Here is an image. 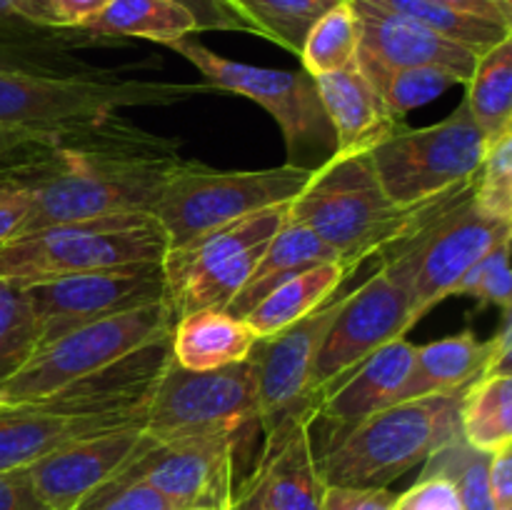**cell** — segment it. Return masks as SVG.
<instances>
[{
    "instance_id": "6da1fadb",
    "label": "cell",
    "mask_w": 512,
    "mask_h": 510,
    "mask_svg": "<svg viewBox=\"0 0 512 510\" xmlns=\"http://www.w3.org/2000/svg\"><path fill=\"white\" fill-rule=\"evenodd\" d=\"M435 200L400 208L380 185L370 153H335L315 168L313 178L290 203L288 218L313 230L355 270L363 260L380 258L398 245Z\"/></svg>"
},
{
    "instance_id": "7a4b0ae2",
    "label": "cell",
    "mask_w": 512,
    "mask_h": 510,
    "mask_svg": "<svg viewBox=\"0 0 512 510\" xmlns=\"http://www.w3.org/2000/svg\"><path fill=\"white\" fill-rule=\"evenodd\" d=\"M463 393L403 400L378 410L318 455L325 485L388 488L458 435Z\"/></svg>"
},
{
    "instance_id": "3957f363",
    "label": "cell",
    "mask_w": 512,
    "mask_h": 510,
    "mask_svg": "<svg viewBox=\"0 0 512 510\" xmlns=\"http://www.w3.org/2000/svg\"><path fill=\"white\" fill-rule=\"evenodd\" d=\"M213 93L208 83L115 78L103 70L80 73H0V128L48 135L70 125L95 123L123 108L175 105Z\"/></svg>"
},
{
    "instance_id": "277c9868",
    "label": "cell",
    "mask_w": 512,
    "mask_h": 510,
    "mask_svg": "<svg viewBox=\"0 0 512 510\" xmlns=\"http://www.w3.org/2000/svg\"><path fill=\"white\" fill-rule=\"evenodd\" d=\"M473 183L440 195L420 223L380 255V263L410 288L415 323L450 298L480 258L512 240V225L475 205Z\"/></svg>"
},
{
    "instance_id": "5b68a950",
    "label": "cell",
    "mask_w": 512,
    "mask_h": 510,
    "mask_svg": "<svg viewBox=\"0 0 512 510\" xmlns=\"http://www.w3.org/2000/svg\"><path fill=\"white\" fill-rule=\"evenodd\" d=\"M168 238L150 213L105 215L15 235L0 245V280L15 285L163 263Z\"/></svg>"
},
{
    "instance_id": "8992f818",
    "label": "cell",
    "mask_w": 512,
    "mask_h": 510,
    "mask_svg": "<svg viewBox=\"0 0 512 510\" xmlns=\"http://www.w3.org/2000/svg\"><path fill=\"white\" fill-rule=\"evenodd\" d=\"M313 173L315 168L288 163L280 168L228 173L183 158L165 183L153 218L168 238V250L183 248L258 210L290 203L308 185Z\"/></svg>"
},
{
    "instance_id": "52a82bcc",
    "label": "cell",
    "mask_w": 512,
    "mask_h": 510,
    "mask_svg": "<svg viewBox=\"0 0 512 510\" xmlns=\"http://www.w3.org/2000/svg\"><path fill=\"white\" fill-rule=\"evenodd\" d=\"M165 48L193 63L213 90L243 95L268 110L283 133L288 165L310 168L308 160H315V168H320L335 155L333 125L310 73L238 63L210 50L195 35L173 40Z\"/></svg>"
},
{
    "instance_id": "ba28073f",
    "label": "cell",
    "mask_w": 512,
    "mask_h": 510,
    "mask_svg": "<svg viewBox=\"0 0 512 510\" xmlns=\"http://www.w3.org/2000/svg\"><path fill=\"white\" fill-rule=\"evenodd\" d=\"M488 138L460 103L428 128H398L370 150L380 185L400 208H415L465 188L483 165Z\"/></svg>"
},
{
    "instance_id": "9c48e42d",
    "label": "cell",
    "mask_w": 512,
    "mask_h": 510,
    "mask_svg": "<svg viewBox=\"0 0 512 510\" xmlns=\"http://www.w3.org/2000/svg\"><path fill=\"white\" fill-rule=\"evenodd\" d=\"M173 323L165 300H158L60 335L58 340L35 350L23 368L0 383V405H25L53 398L78 378L103 370L130 350L168 335Z\"/></svg>"
},
{
    "instance_id": "30bf717a",
    "label": "cell",
    "mask_w": 512,
    "mask_h": 510,
    "mask_svg": "<svg viewBox=\"0 0 512 510\" xmlns=\"http://www.w3.org/2000/svg\"><path fill=\"white\" fill-rule=\"evenodd\" d=\"M258 425V378L253 360L215 370H185L170 360L160 378L143 430L153 440L205 430H245Z\"/></svg>"
},
{
    "instance_id": "8fae6325",
    "label": "cell",
    "mask_w": 512,
    "mask_h": 510,
    "mask_svg": "<svg viewBox=\"0 0 512 510\" xmlns=\"http://www.w3.org/2000/svg\"><path fill=\"white\" fill-rule=\"evenodd\" d=\"M243 430H205L153 440L143 430L135 458L120 478L143 480L178 510H228L235 488V455Z\"/></svg>"
},
{
    "instance_id": "7c38bea8",
    "label": "cell",
    "mask_w": 512,
    "mask_h": 510,
    "mask_svg": "<svg viewBox=\"0 0 512 510\" xmlns=\"http://www.w3.org/2000/svg\"><path fill=\"white\" fill-rule=\"evenodd\" d=\"M415 325L413 295L388 265L343 295L340 310L315 358V398L320 400L383 345L405 338Z\"/></svg>"
},
{
    "instance_id": "4fadbf2b",
    "label": "cell",
    "mask_w": 512,
    "mask_h": 510,
    "mask_svg": "<svg viewBox=\"0 0 512 510\" xmlns=\"http://www.w3.org/2000/svg\"><path fill=\"white\" fill-rule=\"evenodd\" d=\"M20 288L33 310L40 350L95 320L158 303L165 295V278L163 263H148L65 275Z\"/></svg>"
},
{
    "instance_id": "5bb4252c",
    "label": "cell",
    "mask_w": 512,
    "mask_h": 510,
    "mask_svg": "<svg viewBox=\"0 0 512 510\" xmlns=\"http://www.w3.org/2000/svg\"><path fill=\"white\" fill-rule=\"evenodd\" d=\"M340 300H330L308 318L255 343L250 360L258 378V425L263 435L298 415L318 418L315 358L338 315Z\"/></svg>"
},
{
    "instance_id": "9a60e30c",
    "label": "cell",
    "mask_w": 512,
    "mask_h": 510,
    "mask_svg": "<svg viewBox=\"0 0 512 510\" xmlns=\"http://www.w3.org/2000/svg\"><path fill=\"white\" fill-rule=\"evenodd\" d=\"M143 443V423L80 438L30 465V480L48 510H73L98 485L118 475Z\"/></svg>"
},
{
    "instance_id": "2e32d148",
    "label": "cell",
    "mask_w": 512,
    "mask_h": 510,
    "mask_svg": "<svg viewBox=\"0 0 512 510\" xmlns=\"http://www.w3.org/2000/svg\"><path fill=\"white\" fill-rule=\"evenodd\" d=\"M353 8L360 23V50L380 63L398 68H438L455 75L460 85L473 75L478 50L368 0H353Z\"/></svg>"
},
{
    "instance_id": "e0dca14e",
    "label": "cell",
    "mask_w": 512,
    "mask_h": 510,
    "mask_svg": "<svg viewBox=\"0 0 512 510\" xmlns=\"http://www.w3.org/2000/svg\"><path fill=\"white\" fill-rule=\"evenodd\" d=\"M315 420V415H298L265 435L253 473L270 510H323L325 480L310 435Z\"/></svg>"
},
{
    "instance_id": "ac0fdd59",
    "label": "cell",
    "mask_w": 512,
    "mask_h": 510,
    "mask_svg": "<svg viewBox=\"0 0 512 510\" xmlns=\"http://www.w3.org/2000/svg\"><path fill=\"white\" fill-rule=\"evenodd\" d=\"M418 345L405 338L383 345L378 353L360 363L348 378L340 380L318 405V418L330 423V440L340 438L378 410L390 408L395 395L413 370Z\"/></svg>"
},
{
    "instance_id": "d6986e66",
    "label": "cell",
    "mask_w": 512,
    "mask_h": 510,
    "mask_svg": "<svg viewBox=\"0 0 512 510\" xmlns=\"http://www.w3.org/2000/svg\"><path fill=\"white\" fill-rule=\"evenodd\" d=\"M335 133V153H370L380 140L403 128L358 63L315 78Z\"/></svg>"
},
{
    "instance_id": "ffe728a7",
    "label": "cell",
    "mask_w": 512,
    "mask_h": 510,
    "mask_svg": "<svg viewBox=\"0 0 512 510\" xmlns=\"http://www.w3.org/2000/svg\"><path fill=\"white\" fill-rule=\"evenodd\" d=\"M130 420L78 418L35 403L0 405V473L23 470L80 438L128 428Z\"/></svg>"
},
{
    "instance_id": "44dd1931",
    "label": "cell",
    "mask_w": 512,
    "mask_h": 510,
    "mask_svg": "<svg viewBox=\"0 0 512 510\" xmlns=\"http://www.w3.org/2000/svg\"><path fill=\"white\" fill-rule=\"evenodd\" d=\"M258 340L245 318L220 308H203L175 320L170 350L180 368L215 370L248 360Z\"/></svg>"
},
{
    "instance_id": "7402d4cb",
    "label": "cell",
    "mask_w": 512,
    "mask_h": 510,
    "mask_svg": "<svg viewBox=\"0 0 512 510\" xmlns=\"http://www.w3.org/2000/svg\"><path fill=\"white\" fill-rule=\"evenodd\" d=\"M490 340H478L473 330L418 345L413 370L395 395V403L428 395H448L468 390L488 373Z\"/></svg>"
},
{
    "instance_id": "603a6c76",
    "label": "cell",
    "mask_w": 512,
    "mask_h": 510,
    "mask_svg": "<svg viewBox=\"0 0 512 510\" xmlns=\"http://www.w3.org/2000/svg\"><path fill=\"white\" fill-rule=\"evenodd\" d=\"M328 260H340L313 230L305 225L295 223V220H285L283 228L273 235V240L265 248L263 258L255 265L253 275L245 283V288L230 300L228 310L230 315L245 318L270 290L278 288L293 275L303 273V270L313 268V265L328 263Z\"/></svg>"
},
{
    "instance_id": "cb8c5ba5",
    "label": "cell",
    "mask_w": 512,
    "mask_h": 510,
    "mask_svg": "<svg viewBox=\"0 0 512 510\" xmlns=\"http://www.w3.org/2000/svg\"><path fill=\"white\" fill-rule=\"evenodd\" d=\"M350 273L353 270L343 260H328V263L313 265V268L293 275V278L280 283L275 290H270L245 315V320L258 333V338H270V335L280 333L288 325L308 318L310 313L330 303L333 293L340 288L345 278H350Z\"/></svg>"
},
{
    "instance_id": "d4e9b609",
    "label": "cell",
    "mask_w": 512,
    "mask_h": 510,
    "mask_svg": "<svg viewBox=\"0 0 512 510\" xmlns=\"http://www.w3.org/2000/svg\"><path fill=\"white\" fill-rule=\"evenodd\" d=\"M78 33L88 38H140L168 45L185 35L200 33L198 20L175 0H113Z\"/></svg>"
},
{
    "instance_id": "484cf974",
    "label": "cell",
    "mask_w": 512,
    "mask_h": 510,
    "mask_svg": "<svg viewBox=\"0 0 512 510\" xmlns=\"http://www.w3.org/2000/svg\"><path fill=\"white\" fill-rule=\"evenodd\" d=\"M463 103L490 140L512 123V30L478 55Z\"/></svg>"
},
{
    "instance_id": "4316f807",
    "label": "cell",
    "mask_w": 512,
    "mask_h": 510,
    "mask_svg": "<svg viewBox=\"0 0 512 510\" xmlns=\"http://www.w3.org/2000/svg\"><path fill=\"white\" fill-rule=\"evenodd\" d=\"M463 438L493 453L512 440V373H485L465 390L460 408Z\"/></svg>"
},
{
    "instance_id": "83f0119b",
    "label": "cell",
    "mask_w": 512,
    "mask_h": 510,
    "mask_svg": "<svg viewBox=\"0 0 512 510\" xmlns=\"http://www.w3.org/2000/svg\"><path fill=\"white\" fill-rule=\"evenodd\" d=\"M335 3L338 0H235V13L248 33L300 55L310 28Z\"/></svg>"
},
{
    "instance_id": "f1b7e54d",
    "label": "cell",
    "mask_w": 512,
    "mask_h": 510,
    "mask_svg": "<svg viewBox=\"0 0 512 510\" xmlns=\"http://www.w3.org/2000/svg\"><path fill=\"white\" fill-rule=\"evenodd\" d=\"M355 63L363 70L365 78L373 83V88L378 90L380 98L385 100L390 113L398 115V118H403L410 110L433 103L435 98H440V95L448 88H453V85H460V80L455 78V75L445 73V70L385 65L380 63L378 58H373V55L363 53V50H358Z\"/></svg>"
},
{
    "instance_id": "f546056e",
    "label": "cell",
    "mask_w": 512,
    "mask_h": 510,
    "mask_svg": "<svg viewBox=\"0 0 512 510\" xmlns=\"http://www.w3.org/2000/svg\"><path fill=\"white\" fill-rule=\"evenodd\" d=\"M358 50L360 23L353 0H338L310 28L303 50H300V60H303L305 73L318 78V75L353 65L355 58H358Z\"/></svg>"
},
{
    "instance_id": "4dcf8cb0",
    "label": "cell",
    "mask_w": 512,
    "mask_h": 510,
    "mask_svg": "<svg viewBox=\"0 0 512 510\" xmlns=\"http://www.w3.org/2000/svg\"><path fill=\"white\" fill-rule=\"evenodd\" d=\"M368 3L415 20V23L425 25V28L435 30V33L455 40V43L478 50V53H485L490 45H495L510 33V28H505V25L460 13V10L438 3V0H368Z\"/></svg>"
},
{
    "instance_id": "1f68e13d",
    "label": "cell",
    "mask_w": 512,
    "mask_h": 510,
    "mask_svg": "<svg viewBox=\"0 0 512 510\" xmlns=\"http://www.w3.org/2000/svg\"><path fill=\"white\" fill-rule=\"evenodd\" d=\"M423 475H443L455 485L463 510H495L490 490V453L473 448L463 435L425 460Z\"/></svg>"
},
{
    "instance_id": "d6a6232c",
    "label": "cell",
    "mask_w": 512,
    "mask_h": 510,
    "mask_svg": "<svg viewBox=\"0 0 512 510\" xmlns=\"http://www.w3.org/2000/svg\"><path fill=\"white\" fill-rule=\"evenodd\" d=\"M75 30H58L53 25L50 0H0V43L18 48L58 53L63 40H83L88 35H75Z\"/></svg>"
},
{
    "instance_id": "836d02e7",
    "label": "cell",
    "mask_w": 512,
    "mask_h": 510,
    "mask_svg": "<svg viewBox=\"0 0 512 510\" xmlns=\"http://www.w3.org/2000/svg\"><path fill=\"white\" fill-rule=\"evenodd\" d=\"M38 350V328L25 290L0 280V383L28 363Z\"/></svg>"
},
{
    "instance_id": "e575fe53",
    "label": "cell",
    "mask_w": 512,
    "mask_h": 510,
    "mask_svg": "<svg viewBox=\"0 0 512 510\" xmlns=\"http://www.w3.org/2000/svg\"><path fill=\"white\" fill-rule=\"evenodd\" d=\"M473 200L490 218L512 225V123L488 143L475 175Z\"/></svg>"
},
{
    "instance_id": "d590c367",
    "label": "cell",
    "mask_w": 512,
    "mask_h": 510,
    "mask_svg": "<svg viewBox=\"0 0 512 510\" xmlns=\"http://www.w3.org/2000/svg\"><path fill=\"white\" fill-rule=\"evenodd\" d=\"M453 295L475 298L480 305L512 308V240L490 250L455 285Z\"/></svg>"
},
{
    "instance_id": "8d00e7d4",
    "label": "cell",
    "mask_w": 512,
    "mask_h": 510,
    "mask_svg": "<svg viewBox=\"0 0 512 510\" xmlns=\"http://www.w3.org/2000/svg\"><path fill=\"white\" fill-rule=\"evenodd\" d=\"M73 510H178L160 490L143 480L113 475L108 483L98 485L85 495Z\"/></svg>"
},
{
    "instance_id": "74e56055",
    "label": "cell",
    "mask_w": 512,
    "mask_h": 510,
    "mask_svg": "<svg viewBox=\"0 0 512 510\" xmlns=\"http://www.w3.org/2000/svg\"><path fill=\"white\" fill-rule=\"evenodd\" d=\"M393 510H463L455 485L443 475H423L403 495H398Z\"/></svg>"
},
{
    "instance_id": "f35d334b",
    "label": "cell",
    "mask_w": 512,
    "mask_h": 510,
    "mask_svg": "<svg viewBox=\"0 0 512 510\" xmlns=\"http://www.w3.org/2000/svg\"><path fill=\"white\" fill-rule=\"evenodd\" d=\"M398 493L388 488L325 485L323 510H393Z\"/></svg>"
},
{
    "instance_id": "ab89813d",
    "label": "cell",
    "mask_w": 512,
    "mask_h": 510,
    "mask_svg": "<svg viewBox=\"0 0 512 510\" xmlns=\"http://www.w3.org/2000/svg\"><path fill=\"white\" fill-rule=\"evenodd\" d=\"M60 63L73 65V60L63 53H45V50L18 48V45L0 43V73L13 70H35V73H65Z\"/></svg>"
},
{
    "instance_id": "60d3db41",
    "label": "cell",
    "mask_w": 512,
    "mask_h": 510,
    "mask_svg": "<svg viewBox=\"0 0 512 510\" xmlns=\"http://www.w3.org/2000/svg\"><path fill=\"white\" fill-rule=\"evenodd\" d=\"M0 510H48L35 493L28 468L0 473Z\"/></svg>"
},
{
    "instance_id": "b9f144b4",
    "label": "cell",
    "mask_w": 512,
    "mask_h": 510,
    "mask_svg": "<svg viewBox=\"0 0 512 510\" xmlns=\"http://www.w3.org/2000/svg\"><path fill=\"white\" fill-rule=\"evenodd\" d=\"M30 208V193L23 185L0 180V245L15 238Z\"/></svg>"
},
{
    "instance_id": "7bdbcfd3",
    "label": "cell",
    "mask_w": 512,
    "mask_h": 510,
    "mask_svg": "<svg viewBox=\"0 0 512 510\" xmlns=\"http://www.w3.org/2000/svg\"><path fill=\"white\" fill-rule=\"evenodd\" d=\"M490 490L495 510H512V440L490 453Z\"/></svg>"
},
{
    "instance_id": "ee69618b",
    "label": "cell",
    "mask_w": 512,
    "mask_h": 510,
    "mask_svg": "<svg viewBox=\"0 0 512 510\" xmlns=\"http://www.w3.org/2000/svg\"><path fill=\"white\" fill-rule=\"evenodd\" d=\"M113 0H50L53 25L58 30H80Z\"/></svg>"
},
{
    "instance_id": "f6af8a7d",
    "label": "cell",
    "mask_w": 512,
    "mask_h": 510,
    "mask_svg": "<svg viewBox=\"0 0 512 510\" xmlns=\"http://www.w3.org/2000/svg\"><path fill=\"white\" fill-rule=\"evenodd\" d=\"M175 3L185 5L195 15L200 33L203 30H238V33H245V25L220 0H175Z\"/></svg>"
},
{
    "instance_id": "bcb514c9",
    "label": "cell",
    "mask_w": 512,
    "mask_h": 510,
    "mask_svg": "<svg viewBox=\"0 0 512 510\" xmlns=\"http://www.w3.org/2000/svg\"><path fill=\"white\" fill-rule=\"evenodd\" d=\"M43 140L40 133H28V130H15V128H0V175L10 170L13 165L23 163L35 145Z\"/></svg>"
},
{
    "instance_id": "7dc6e473",
    "label": "cell",
    "mask_w": 512,
    "mask_h": 510,
    "mask_svg": "<svg viewBox=\"0 0 512 510\" xmlns=\"http://www.w3.org/2000/svg\"><path fill=\"white\" fill-rule=\"evenodd\" d=\"M488 373H512V308L505 310L503 325L490 338Z\"/></svg>"
},
{
    "instance_id": "c3c4849f",
    "label": "cell",
    "mask_w": 512,
    "mask_h": 510,
    "mask_svg": "<svg viewBox=\"0 0 512 510\" xmlns=\"http://www.w3.org/2000/svg\"><path fill=\"white\" fill-rule=\"evenodd\" d=\"M228 510H270L268 503H265L263 488H260L258 475L250 470L245 478H240L238 488H235L233 503H230Z\"/></svg>"
},
{
    "instance_id": "681fc988",
    "label": "cell",
    "mask_w": 512,
    "mask_h": 510,
    "mask_svg": "<svg viewBox=\"0 0 512 510\" xmlns=\"http://www.w3.org/2000/svg\"><path fill=\"white\" fill-rule=\"evenodd\" d=\"M438 3L448 5V8L453 10H460V13L475 15V18H483V20H493V23H500L505 25V28H510L503 8H500L495 0H438Z\"/></svg>"
},
{
    "instance_id": "f907efd6",
    "label": "cell",
    "mask_w": 512,
    "mask_h": 510,
    "mask_svg": "<svg viewBox=\"0 0 512 510\" xmlns=\"http://www.w3.org/2000/svg\"><path fill=\"white\" fill-rule=\"evenodd\" d=\"M495 3H498L500 8H503L505 18H508V23H510V30H512V0H495Z\"/></svg>"
},
{
    "instance_id": "816d5d0a",
    "label": "cell",
    "mask_w": 512,
    "mask_h": 510,
    "mask_svg": "<svg viewBox=\"0 0 512 510\" xmlns=\"http://www.w3.org/2000/svg\"><path fill=\"white\" fill-rule=\"evenodd\" d=\"M220 3H223L225 8H228L230 13L235 15V18H238V13H235V0H220ZM238 20H240V18H238ZM240 23H243V20H240ZM243 25H245V23H243ZM245 33H248V28H245Z\"/></svg>"
}]
</instances>
